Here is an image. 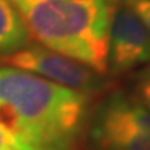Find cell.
Here are the masks:
<instances>
[{"mask_svg": "<svg viewBox=\"0 0 150 150\" xmlns=\"http://www.w3.org/2000/svg\"><path fill=\"white\" fill-rule=\"evenodd\" d=\"M93 96L0 68V132L16 150H79Z\"/></svg>", "mask_w": 150, "mask_h": 150, "instance_id": "6da1fadb", "label": "cell"}, {"mask_svg": "<svg viewBox=\"0 0 150 150\" xmlns=\"http://www.w3.org/2000/svg\"><path fill=\"white\" fill-rule=\"evenodd\" d=\"M40 46L107 74L114 0H11Z\"/></svg>", "mask_w": 150, "mask_h": 150, "instance_id": "7a4b0ae2", "label": "cell"}, {"mask_svg": "<svg viewBox=\"0 0 150 150\" xmlns=\"http://www.w3.org/2000/svg\"><path fill=\"white\" fill-rule=\"evenodd\" d=\"M91 150H150V111L124 91L108 93L88 122Z\"/></svg>", "mask_w": 150, "mask_h": 150, "instance_id": "3957f363", "label": "cell"}, {"mask_svg": "<svg viewBox=\"0 0 150 150\" xmlns=\"http://www.w3.org/2000/svg\"><path fill=\"white\" fill-rule=\"evenodd\" d=\"M0 61L91 96L107 91L110 86L104 75L36 43H29L16 53L0 57Z\"/></svg>", "mask_w": 150, "mask_h": 150, "instance_id": "277c9868", "label": "cell"}, {"mask_svg": "<svg viewBox=\"0 0 150 150\" xmlns=\"http://www.w3.org/2000/svg\"><path fill=\"white\" fill-rule=\"evenodd\" d=\"M150 64V32L124 1L114 10L108 33L107 72L124 75Z\"/></svg>", "mask_w": 150, "mask_h": 150, "instance_id": "5b68a950", "label": "cell"}, {"mask_svg": "<svg viewBox=\"0 0 150 150\" xmlns=\"http://www.w3.org/2000/svg\"><path fill=\"white\" fill-rule=\"evenodd\" d=\"M31 43L27 25L11 0H0V57L10 56Z\"/></svg>", "mask_w": 150, "mask_h": 150, "instance_id": "8992f818", "label": "cell"}, {"mask_svg": "<svg viewBox=\"0 0 150 150\" xmlns=\"http://www.w3.org/2000/svg\"><path fill=\"white\" fill-rule=\"evenodd\" d=\"M135 99L150 111V65L135 76Z\"/></svg>", "mask_w": 150, "mask_h": 150, "instance_id": "52a82bcc", "label": "cell"}, {"mask_svg": "<svg viewBox=\"0 0 150 150\" xmlns=\"http://www.w3.org/2000/svg\"><path fill=\"white\" fill-rule=\"evenodd\" d=\"M131 10L140 18L150 32V0H122Z\"/></svg>", "mask_w": 150, "mask_h": 150, "instance_id": "ba28073f", "label": "cell"}, {"mask_svg": "<svg viewBox=\"0 0 150 150\" xmlns=\"http://www.w3.org/2000/svg\"><path fill=\"white\" fill-rule=\"evenodd\" d=\"M0 150H16L7 142V139H6L4 136L1 135V132H0Z\"/></svg>", "mask_w": 150, "mask_h": 150, "instance_id": "9c48e42d", "label": "cell"}, {"mask_svg": "<svg viewBox=\"0 0 150 150\" xmlns=\"http://www.w3.org/2000/svg\"><path fill=\"white\" fill-rule=\"evenodd\" d=\"M114 1H122V0H114Z\"/></svg>", "mask_w": 150, "mask_h": 150, "instance_id": "30bf717a", "label": "cell"}]
</instances>
